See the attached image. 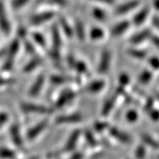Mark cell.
Instances as JSON below:
<instances>
[{"mask_svg": "<svg viewBox=\"0 0 159 159\" xmlns=\"http://www.w3.org/2000/svg\"><path fill=\"white\" fill-rule=\"evenodd\" d=\"M76 97V93L70 89L65 90L61 93L55 103V108H61Z\"/></svg>", "mask_w": 159, "mask_h": 159, "instance_id": "5b68a950", "label": "cell"}, {"mask_svg": "<svg viewBox=\"0 0 159 159\" xmlns=\"http://www.w3.org/2000/svg\"><path fill=\"white\" fill-rule=\"evenodd\" d=\"M52 83L55 85H61L65 83L73 82V81H77V79H74L71 77L69 76H62V75H52L50 79Z\"/></svg>", "mask_w": 159, "mask_h": 159, "instance_id": "ffe728a7", "label": "cell"}, {"mask_svg": "<svg viewBox=\"0 0 159 159\" xmlns=\"http://www.w3.org/2000/svg\"><path fill=\"white\" fill-rule=\"evenodd\" d=\"M111 61V53L109 50H103L101 54L100 61L97 68V71L100 75H104L108 72Z\"/></svg>", "mask_w": 159, "mask_h": 159, "instance_id": "277c9868", "label": "cell"}, {"mask_svg": "<svg viewBox=\"0 0 159 159\" xmlns=\"http://www.w3.org/2000/svg\"><path fill=\"white\" fill-rule=\"evenodd\" d=\"M94 1H96V2H102V3H106V4H112L114 3L115 0H94Z\"/></svg>", "mask_w": 159, "mask_h": 159, "instance_id": "f6af8a7d", "label": "cell"}, {"mask_svg": "<svg viewBox=\"0 0 159 159\" xmlns=\"http://www.w3.org/2000/svg\"><path fill=\"white\" fill-rule=\"evenodd\" d=\"M25 48H26L27 52H28V53H30V54H34L35 53V48L34 46H33V44H31L30 42H28V41H27L26 44H25Z\"/></svg>", "mask_w": 159, "mask_h": 159, "instance_id": "ab89813d", "label": "cell"}, {"mask_svg": "<svg viewBox=\"0 0 159 159\" xmlns=\"http://www.w3.org/2000/svg\"><path fill=\"white\" fill-rule=\"evenodd\" d=\"M148 14H149V9L148 8H144L140 12H138L133 18V23L136 26H139L143 22H145V19L147 18Z\"/></svg>", "mask_w": 159, "mask_h": 159, "instance_id": "44dd1931", "label": "cell"}, {"mask_svg": "<svg viewBox=\"0 0 159 159\" xmlns=\"http://www.w3.org/2000/svg\"><path fill=\"white\" fill-rule=\"evenodd\" d=\"M40 2H48L50 4H57V5H61V6L66 5V0H41Z\"/></svg>", "mask_w": 159, "mask_h": 159, "instance_id": "8d00e7d4", "label": "cell"}, {"mask_svg": "<svg viewBox=\"0 0 159 159\" xmlns=\"http://www.w3.org/2000/svg\"><path fill=\"white\" fill-rule=\"evenodd\" d=\"M152 22H153V26L155 27V28H157V29L159 30V17L158 16H153Z\"/></svg>", "mask_w": 159, "mask_h": 159, "instance_id": "7bdbcfd3", "label": "cell"}, {"mask_svg": "<svg viewBox=\"0 0 159 159\" xmlns=\"http://www.w3.org/2000/svg\"><path fill=\"white\" fill-rule=\"evenodd\" d=\"M5 54H6V49H5V48L1 49V50H0V58H1L2 56H4Z\"/></svg>", "mask_w": 159, "mask_h": 159, "instance_id": "7dc6e473", "label": "cell"}, {"mask_svg": "<svg viewBox=\"0 0 159 159\" xmlns=\"http://www.w3.org/2000/svg\"><path fill=\"white\" fill-rule=\"evenodd\" d=\"M140 4L139 1L137 0H133V1H129V2H125V3L121 4L119 7H117L115 10V13L116 15H125L128 13L130 11L133 10L134 8L137 7Z\"/></svg>", "mask_w": 159, "mask_h": 159, "instance_id": "4fadbf2b", "label": "cell"}, {"mask_svg": "<svg viewBox=\"0 0 159 159\" xmlns=\"http://www.w3.org/2000/svg\"><path fill=\"white\" fill-rule=\"evenodd\" d=\"M44 81H45V77L44 75H40L36 78L33 84L31 86L30 89H29L28 94L31 97H36L40 94L43 88V86H44Z\"/></svg>", "mask_w": 159, "mask_h": 159, "instance_id": "9c48e42d", "label": "cell"}, {"mask_svg": "<svg viewBox=\"0 0 159 159\" xmlns=\"http://www.w3.org/2000/svg\"><path fill=\"white\" fill-rule=\"evenodd\" d=\"M16 157V153L7 148H0V158L12 159Z\"/></svg>", "mask_w": 159, "mask_h": 159, "instance_id": "4316f807", "label": "cell"}, {"mask_svg": "<svg viewBox=\"0 0 159 159\" xmlns=\"http://www.w3.org/2000/svg\"><path fill=\"white\" fill-rule=\"evenodd\" d=\"M8 120V116L6 113H0V129L3 126Z\"/></svg>", "mask_w": 159, "mask_h": 159, "instance_id": "b9f144b4", "label": "cell"}, {"mask_svg": "<svg viewBox=\"0 0 159 159\" xmlns=\"http://www.w3.org/2000/svg\"><path fill=\"white\" fill-rule=\"evenodd\" d=\"M83 157V155H82V153H75L74 155L72 156L71 159H82Z\"/></svg>", "mask_w": 159, "mask_h": 159, "instance_id": "bcb514c9", "label": "cell"}, {"mask_svg": "<svg viewBox=\"0 0 159 159\" xmlns=\"http://www.w3.org/2000/svg\"><path fill=\"white\" fill-rule=\"evenodd\" d=\"M0 29L4 35L10 34L11 24L9 22L6 10L2 2H0Z\"/></svg>", "mask_w": 159, "mask_h": 159, "instance_id": "52a82bcc", "label": "cell"}, {"mask_svg": "<svg viewBox=\"0 0 159 159\" xmlns=\"http://www.w3.org/2000/svg\"><path fill=\"white\" fill-rule=\"evenodd\" d=\"M141 140L143 141L145 145H149L151 148L154 149H159V142L151 137L150 135L147 134V133H143L141 134Z\"/></svg>", "mask_w": 159, "mask_h": 159, "instance_id": "d6986e66", "label": "cell"}, {"mask_svg": "<svg viewBox=\"0 0 159 159\" xmlns=\"http://www.w3.org/2000/svg\"><path fill=\"white\" fill-rule=\"evenodd\" d=\"M150 36H151V32L149 29H145V30L141 31L138 33H136L135 35H133L129 40H130V42L132 44H137L144 42L147 39H149Z\"/></svg>", "mask_w": 159, "mask_h": 159, "instance_id": "9a60e30c", "label": "cell"}, {"mask_svg": "<svg viewBox=\"0 0 159 159\" xmlns=\"http://www.w3.org/2000/svg\"><path fill=\"white\" fill-rule=\"evenodd\" d=\"M20 108L23 111L27 113H36V114H44V115H50L53 112L52 107H47L44 105L36 104V103L24 102L20 103Z\"/></svg>", "mask_w": 159, "mask_h": 159, "instance_id": "6da1fadb", "label": "cell"}, {"mask_svg": "<svg viewBox=\"0 0 159 159\" xmlns=\"http://www.w3.org/2000/svg\"><path fill=\"white\" fill-rule=\"evenodd\" d=\"M150 38H151L152 42L153 43V44H154L155 46L158 47V48H159V37H158V36H152V35H151Z\"/></svg>", "mask_w": 159, "mask_h": 159, "instance_id": "ee69618b", "label": "cell"}, {"mask_svg": "<svg viewBox=\"0 0 159 159\" xmlns=\"http://www.w3.org/2000/svg\"><path fill=\"white\" fill-rule=\"evenodd\" d=\"M138 118V114L136 111L134 110H130L127 112L126 114V119L127 120L129 121V123H133V122H135L136 120Z\"/></svg>", "mask_w": 159, "mask_h": 159, "instance_id": "d6a6232c", "label": "cell"}, {"mask_svg": "<svg viewBox=\"0 0 159 159\" xmlns=\"http://www.w3.org/2000/svg\"><path fill=\"white\" fill-rule=\"evenodd\" d=\"M136 157L137 159H143L145 155V148L143 145H139L136 149Z\"/></svg>", "mask_w": 159, "mask_h": 159, "instance_id": "836d02e7", "label": "cell"}, {"mask_svg": "<svg viewBox=\"0 0 159 159\" xmlns=\"http://www.w3.org/2000/svg\"><path fill=\"white\" fill-rule=\"evenodd\" d=\"M127 52L131 57L136 59H139V60H142L146 57V52L141 49H137V48H129Z\"/></svg>", "mask_w": 159, "mask_h": 159, "instance_id": "603a6c76", "label": "cell"}, {"mask_svg": "<svg viewBox=\"0 0 159 159\" xmlns=\"http://www.w3.org/2000/svg\"><path fill=\"white\" fill-rule=\"evenodd\" d=\"M72 68L75 69V70L80 75H87L88 73V69H87V65L85 64L83 61H75V64H74Z\"/></svg>", "mask_w": 159, "mask_h": 159, "instance_id": "d4e9b609", "label": "cell"}, {"mask_svg": "<svg viewBox=\"0 0 159 159\" xmlns=\"http://www.w3.org/2000/svg\"><path fill=\"white\" fill-rule=\"evenodd\" d=\"M15 83V80L9 78H4L2 76H0V87H5V86H9Z\"/></svg>", "mask_w": 159, "mask_h": 159, "instance_id": "e575fe53", "label": "cell"}, {"mask_svg": "<svg viewBox=\"0 0 159 159\" xmlns=\"http://www.w3.org/2000/svg\"><path fill=\"white\" fill-rule=\"evenodd\" d=\"M105 86H106V83H105L104 81L99 79V80L93 81L91 83L87 85L83 88V91L85 92L95 94V93H99L101 91H103V89L104 88Z\"/></svg>", "mask_w": 159, "mask_h": 159, "instance_id": "7c38bea8", "label": "cell"}, {"mask_svg": "<svg viewBox=\"0 0 159 159\" xmlns=\"http://www.w3.org/2000/svg\"><path fill=\"white\" fill-rule=\"evenodd\" d=\"M48 121H49L48 119H44L40 121V122H39L38 124L35 125L33 127L31 128L27 132V139L28 141H32V140L36 139V137H38L47 129L48 123H49Z\"/></svg>", "mask_w": 159, "mask_h": 159, "instance_id": "7a4b0ae2", "label": "cell"}, {"mask_svg": "<svg viewBox=\"0 0 159 159\" xmlns=\"http://www.w3.org/2000/svg\"><path fill=\"white\" fill-rule=\"evenodd\" d=\"M52 42H53L52 48L60 50V47L61 45V38L60 32H59V28L56 24L52 28Z\"/></svg>", "mask_w": 159, "mask_h": 159, "instance_id": "ac0fdd59", "label": "cell"}, {"mask_svg": "<svg viewBox=\"0 0 159 159\" xmlns=\"http://www.w3.org/2000/svg\"><path fill=\"white\" fill-rule=\"evenodd\" d=\"M118 96L119 95L115 93L114 95H111L109 99L106 100V102H105L103 106V108H102V116H107L109 115V113L112 111V109L115 107L116 102Z\"/></svg>", "mask_w": 159, "mask_h": 159, "instance_id": "2e32d148", "label": "cell"}, {"mask_svg": "<svg viewBox=\"0 0 159 159\" xmlns=\"http://www.w3.org/2000/svg\"><path fill=\"white\" fill-rule=\"evenodd\" d=\"M76 36H78V39L80 40H84L85 37V30H84V26L83 24L81 21H76L75 26V32Z\"/></svg>", "mask_w": 159, "mask_h": 159, "instance_id": "cb8c5ba5", "label": "cell"}, {"mask_svg": "<svg viewBox=\"0 0 159 159\" xmlns=\"http://www.w3.org/2000/svg\"><path fill=\"white\" fill-rule=\"evenodd\" d=\"M80 135H81V132L79 131V130H75V131H73L72 133L70 134V136L69 137L68 140H67L66 144L65 145L63 151L64 152L72 151L73 149L75 148V146H76Z\"/></svg>", "mask_w": 159, "mask_h": 159, "instance_id": "8fae6325", "label": "cell"}, {"mask_svg": "<svg viewBox=\"0 0 159 159\" xmlns=\"http://www.w3.org/2000/svg\"><path fill=\"white\" fill-rule=\"evenodd\" d=\"M10 136L12 140V142L15 145L19 147L20 149H22L24 147V141H23L22 137H21V133L18 125L14 124L12 125L10 128Z\"/></svg>", "mask_w": 159, "mask_h": 159, "instance_id": "ba28073f", "label": "cell"}, {"mask_svg": "<svg viewBox=\"0 0 159 159\" xmlns=\"http://www.w3.org/2000/svg\"><path fill=\"white\" fill-rule=\"evenodd\" d=\"M60 24L61 26V29L65 32V34L68 37H71L74 34V32H73V28H71L70 24L64 18H61Z\"/></svg>", "mask_w": 159, "mask_h": 159, "instance_id": "484cf974", "label": "cell"}, {"mask_svg": "<svg viewBox=\"0 0 159 159\" xmlns=\"http://www.w3.org/2000/svg\"><path fill=\"white\" fill-rule=\"evenodd\" d=\"M85 137L87 139V143L91 145V146H95V145H98V142H97L95 137L93 136V134L91 132H86V133H85Z\"/></svg>", "mask_w": 159, "mask_h": 159, "instance_id": "1f68e13d", "label": "cell"}, {"mask_svg": "<svg viewBox=\"0 0 159 159\" xmlns=\"http://www.w3.org/2000/svg\"><path fill=\"white\" fill-rule=\"evenodd\" d=\"M108 132L111 134L112 137H114L115 139L118 140L119 141L125 144H129L131 142V138L128 135L127 133H124L123 131L120 130L119 129H117L116 127H110L108 128Z\"/></svg>", "mask_w": 159, "mask_h": 159, "instance_id": "30bf717a", "label": "cell"}, {"mask_svg": "<svg viewBox=\"0 0 159 159\" xmlns=\"http://www.w3.org/2000/svg\"><path fill=\"white\" fill-rule=\"evenodd\" d=\"M105 32L100 28H94L90 32V37L92 40H99L103 39Z\"/></svg>", "mask_w": 159, "mask_h": 159, "instance_id": "7402d4cb", "label": "cell"}, {"mask_svg": "<svg viewBox=\"0 0 159 159\" xmlns=\"http://www.w3.org/2000/svg\"><path fill=\"white\" fill-rule=\"evenodd\" d=\"M42 62L43 61L40 57H34V58L32 59L30 61H28V62L25 65V66L23 69V71H24V73L32 72V71H33L34 70H36L37 67L40 66V65L42 64Z\"/></svg>", "mask_w": 159, "mask_h": 159, "instance_id": "e0dca14e", "label": "cell"}, {"mask_svg": "<svg viewBox=\"0 0 159 159\" xmlns=\"http://www.w3.org/2000/svg\"><path fill=\"white\" fill-rule=\"evenodd\" d=\"M149 114L152 119L154 120H157L159 119V111H157L156 109H151L149 111Z\"/></svg>", "mask_w": 159, "mask_h": 159, "instance_id": "60d3db41", "label": "cell"}, {"mask_svg": "<svg viewBox=\"0 0 159 159\" xmlns=\"http://www.w3.org/2000/svg\"><path fill=\"white\" fill-rule=\"evenodd\" d=\"M83 120V116L79 113H73L68 115H61L55 119V124L59 125H74L80 123Z\"/></svg>", "mask_w": 159, "mask_h": 159, "instance_id": "3957f363", "label": "cell"}, {"mask_svg": "<svg viewBox=\"0 0 159 159\" xmlns=\"http://www.w3.org/2000/svg\"><path fill=\"white\" fill-rule=\"evenodd\" d=\"M31 159H39L38 157H32Z\"/></svg>", "mask_w": 159, "mask_h": 159, "instance_id": "681fc988", "label": "cell"}, {"mask_svg": "<svg viewBox=\"0 0 159 159\" xmlns=\"http://www.w3.org/2000/svg\"><path fill=\"white\" fill-rule=\"evenodd\" d=\"M155 7L158 8L159 9V0H157L155 2Z\"/></svg>", "mask_w": 159, "mask_h": 159, "instance_id": "c3c4849f", "label": "cell"}, {"mask_svg": "<svg viewBox=\"0 0 159 159\" xmlns=\"http://www.w3.org/2000/svg\"><path fill=\"white\" fill-rule=\"evenodd\" d=\"M54 13L52 11H44L33 16L30 20V24L32 26H39L40 24L48 22L54 17Z\"/></svg>", "mask_w": 159, "mask_h": 159, "instance_id": "8992f818", "label": "cell"}, {"mask_svg": "<svg viewBox=\"0 0 159 159\" xmlns=\"http://www.w3.org/2000/svg\"><path fill=\"white\" fill-rule=\"evenodd\" d=\"M93 16L96 20H99V21H104L107 18L105 11H103V10H101L99 8H95V10L93 11Z\"/></svg>", "mask_w": 159, "mask_h": 159, "instance_id": "4dcf8cb0", "label": "cell"}, {"mask_svg": "<svg viewBox=\"0 0 159 159\" xmlns=\"http://www.w3.org/2000/svg\"><path fill=\"white\" fill-rule=\"evenodd\" d=\"M32 39L34 40V42L36 43V44L40 45L41 48H45L46 46V42H45V39H44V36L40 33H38V32H34L32 34Z\"/></svg>", "mask_w": 159, "mask_h": 159, "instance_id": "83f0119b", "label": "cell"}, {"mask_svg": "<svg viewBox=\"0 0 159 159\" xmlns=\"http://www.w3.org/2000/svg\"><path fill=\"white\" fill-rule=\"evenodd\" d=\"M152 79V74L149 70H145L139 76V82L141 84H147Z\"/></svg>", "mask_w": 159, "mask_h": 159, "instance_id": "f546056e", "label": "cell"}, {"mask_svg": "<svg viewBox=\"0 0 159 159\" xmlns=\"http://www.w3.org/2000/svg\"><path fill=\"white\" fill-rule=\"evenodd\" d=\"M149 65H150L153 69H155V70L159 69V58H157V57H153L151 58H149Z\"/></svg>", "mask_w": 159, "mask_h": 159, "instance_id": "74e56055", "label": "cell"}, {"mask_svg": "<svg viewBox=\"0 0 159 159\" xmlns=\"http://www.w3.org/2000/svg\"><path fill=\"white\" fill-rule=\"evenodd\" d=\"M109 127H110V125L105 121H97L94 124V129L97 133H102L106 129H108Z\"/></svg>", "mask_w": 159, "mask_h": 159, "instance_id": "f1b7e54d", "label": "cell"}, {"mask_svg": "<svg viewBox=\"0 0 159 159\" xmlns=\"http://www.w3.org/2000/svg\"><path fill=\"white\" fill-rule=\"evenodd\" d=\"M157 99L159 100V94H157Z\"/></svg>", "mask_w": 159, "mask_h": 159, "instance_id": "f907efd6", "label": "cell"}, {"mask_svg": "<svg viewBox=\"0 0 159 159\" xmlns=\"http://www.w3.org/2000/svg\"><path fill=\"white\" fill-rule=\"evenodd\" d=\"M28 2V0H13L11 2L12 7L15 9H19V8L24 7Z\"/></svg>", "mask_w": 159, "mask_h": 159, "instance_id": "d590c367", "label": "cell"}, {"mask_svg": "<svg viewBox=\"0 0 159 159\" xmlns=\"http://www.w3.org/2000/svg\"><path fill=\"white\" fill-rule=\"evenodd\" d=\"M129 83V78L128 75H122L120 78V86H122V87H125L126 85H128V83Z\"/></svg>", "mask_w": 159, "mask_h": 159, "instance_id": "f35d334b", "label": "cell"}, {"mask_svg": "<svg viewBox=\"0 0 159 159\" xmlns=\"http://www.w3.org/2000/svg\"><path fill=\"white\" fill-rule=\"evenodd\" d=\"M129 26H130V24H129V21H126V20L121 21V22L116 24L115 26L112 27V28L111 29V35L113 37L121 36L129 29Z\"/></svg>", "mask_w": 159, "mask_h": 159, "instance_id": "5bb4252c", "label": "cell"}]
</instances>
